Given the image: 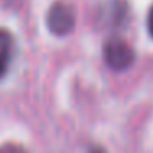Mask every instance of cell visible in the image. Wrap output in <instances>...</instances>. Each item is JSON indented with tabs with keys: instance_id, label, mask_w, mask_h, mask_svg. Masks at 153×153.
Instances as JSON below:
<instances>
[{
	"instance_id": "6da1fadb",
	"label": "cell",
	"mask_w": 153,
	"mask_h": 153,
	"mask_svg": "<svg viewBox=\"0 0 153 153\" xmlns=\"http://www.w3.org/2000/svg\"><path fill=\"white\" fill-rule=\"evenodd\" d=\"M46 28L54 36H66L76 27V12L66 2H54L46 12Z\"/></svg>"
},
{
	"instance_id": "ba28073f",
	"label": "cell",
	"mask_w": 153,
	"mask_h": 153,
	"mask_svg": "<svg viewBox=\"0 0 153 153\" xmlns=\"http://www.w3.org/2000/svg\"><path fill=\"white\" fill-rule=\"evenodd\" d=\"M0 2H4V4H15V2H18V0H0Z\"/></svg>"
},
{
	"instance_id": "5b68a950",
	"label": "cell",
	"mask_w": 153,
	"mask_h": 153,
	"mask_svg": "<svg viewBox=\"0 0 153 153\" xmlns=\"http://www.w3.org/2000/svg\"><path fill=\"white\" fill-rule=\"evenodd\" d=\"M0 153H28V150L18 143H4L0 145Z\"/></svg>"
},
{
	"instance_id": "52a82bcc",
	"label": "cell",
	"mask_w": 153,
	"mask_h": 153,
	"mask_svg": "<svg viewBox=\"0 0 153 153\" xmlns=\"http://www.w3.org/2000/svg\"><path fill=\"white\" fill-rule=\"evenodd\" d=\"M89 153H107L104 148H100V146H94V148L89 150Z\"/></svg>"
},
{
	"instance_id": "7a4b0ae2",
	"label": "cell",
	"mask_w": 153,
	"mask_h": 153,
	"mask_svg": "<svg viewBox=\"0 0 153 153\" xmlns=\"http://www.w3.org/2000/svg\"><path fill=\"white\" fill-rule=\"evenodd\" d=\"M104 61L110 69L125 71L135 61V51L122 38H110L104 46Z\"/></svg>"
},
{
	"instance_id": "8992f818",
	"label": "cell",
	"mask_w": 153,
	"mask_h": 153,
	"mask_svg": "<svg viewBox=\"0 0 153 153\" xmlns=\"http://www.w3.org/2000/svg\"><path fill=\"white\" fill-rule=\"evenodd\" d=\"M146 25H148V33H150V36L153 38V4H152V7H150V12H148Z\"/></svg>"
},
{
	"instance_id": "277c9868",
	"label": "cell",
	"mask_w": 153,
	"mask_h": 153,
	"mask_svg": "<svg viewBox=\"0 0 153 153\" xmlns=\"http://www.w3.org/2000/svg\"><path fill=\"white\" fill-rule=\"evenodd\" d=\"M15 38L5 28H0V79L7 76L15 56Z\"/></svg>"
},
{
	"instance_id": "3957f363",
	"label": "cell",
	"mask_w": 153,
	"mask_h": 153,
	"mask_svg": "<svg viewBox=\"0 0 153 153\" xmlns=\"http://www.w3.org/2000/svg\"><path fill=\"white\" fill-rule=\"evenodd\" d=\"M100 20L107 27H120L127 22L128 17V5L125 0H109L102 7Z\"/></svg>"
}]
</instances>
